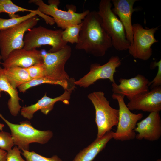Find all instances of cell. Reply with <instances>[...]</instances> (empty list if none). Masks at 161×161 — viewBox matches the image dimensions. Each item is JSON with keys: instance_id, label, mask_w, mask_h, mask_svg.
Wrapping results in <instances>:
<instances>
[{"instance_id": "6da1fadb", "label": "cell", "mask_w": 161, "mask_h": 161, "mask_svg": "<svg viewBox=\"0 0 161 161\" xmlns=\"http://www.w3.org/2000/svg\"><path fill=\"white\" fill-rule=\"evenodd\" d=\"M112 46L111 38L104 29L97 11H90L82 21L75 49L100 57Z\"/></svg>"}, {"instance_id": "7a4b0ae2", "label": "cell", "mask_w": 161, "mask_h": 161, "mask_svg": "<svg viewBox=\"0 0 161 161\" xmlns=\"http://www.w3.org/2000/svg\"><path fill=\"white\" fill-rule=\"evenodd\" d=\"M112 5L110 0H101L97 13L104 29L111 38L112 46L118 51L128 50L130 44L126 38L123 24L112 10Z\"/></svg>"}, {"instance_id": "3957f363", "label": "cell", "mask_w": 161, "mask_h": 161, "mask_svg": "<svg viewBox=\"0 0 161 161\" xmlns=\"http://www.w3.org/2000/svg\"><path fill=\"white\" fill-rule=\"evenodd\" d=\"M0 117L9 127L14 144L20 150L29 151L30 143L44 144L53 137V133L51 131L37 129L28 121H22L19 124H16L10 122L0 113Z\"/></svg>"}, {"instance_id": "277c9868", "label": "cell", "mask_w": 161, "mask_h": 161, "mask_svg": "<svg viewBox=\"0 0 161 161\" xmlns=\"http://www.w3.org/2000/svg\"><path fill=\"white\" fill-rule=\"evenodd\" d=\"M95 110V122L97 129V138L103 136L117 126L119 118V111L112 107L109 101L101 91L94 92L88 95Z\"/></svg>"}, {"instance_id": "5b68a950", "label": "cell", "mask_w": 161, "mask_h": 161, "mask_svg": "<svg viewBox=\"0 0 161 161\" xmlns=\"http://www.w3.org/2000/svg\"><path fill=\"white\" fill-rule=\"evenodd\" d=\"M28 3L35 4L38 6V8L41 12L51 16L57 26L63 30L69 26L81 23L90 11L87 10L82 13H77L75 7L71 6H68L67 11L62 10L58 8L60 2L58 0H49V4L42 0H30Z\"/></svg>"}, {"instance_id": "8992f818", "label": "cell", "mask_w": 161, "mask_h": 161, "mask_svg": "<svg viewBox=\"0 0 161 161\" xmlns=\"http://www.w3.org/2000/svg\"><path fill=\"white\" fill-rule=\"evenodd\" d=\"M63 30H53L42 26L34 27L25 34L23 48L26 50L36 49L42 45L51 47L48 52H58L67 45L62 38Z\"/></svg>"}, {"instance_id": "52a82bcc", "label": "cell", "mask_w": 161, "mask_h": 161, "mask_svg": "<svg viewBox=\"0 0 161 161\" xmlns=\"http://www.w3.org/2000/svg\"><path fill=\"white\" fill-rule=\"evenodd\" d=\"M39 19L36 16L14 27L0 31V51L4 61L13 51L23 48L25 33L35 27Z\"/></svg>"}, {"instance_id": "ba28073f", "label": "cell", "mask_w": 161, "mask_h": 161, "mask_svg": "<svg viewBox=\"0 0 161 161\" xmlns=\"http://www.w3.org/2000/svg\"><path fill=\"white\" fill-rule=\"evenodd\" d=\"M124 97L123 95L114 93L112 95V98L117 101L119 107L118 120L113 139L121 141L135 138L134 129L137 122L143 116L142 113L135 114L131 111L125 103Z\"/></svg>"}, {"instance_id": "9c48e42d", "label": "cell", "mask_w": 161, "mask_h": 161, "mask_svg": "<svg viewBox=\"0 0 161 161\" xmlns=\"http://www.w3.org/2000/svg\"><path fill=\"white\" fill-rule=\"evenodd\" d=\"M158 29V27L144 28L138 23L132 25L133 42L128 49L129 53L135 58L148 60L152 55V45L158 41L154 37Z\"/></svg>"}, {"instance_id": "30bf717a", "label": "cell", "mask_w": 161, "mask_h": 161, "mask_svg": "<svg viewBox=\"0 0 161 161\" xmlns=\"http://www.w3.org/2000/svg\"><path fill=\"white\" fill-rule=\"evenodd\" d=\"M71 53V48L68 45L57 52L41 53L45 67V78L55 81L69 80L70 78L65 70V66Z\"/></svg>"}, {"instance_id": "8fae6325", "label": "cell", "mask_w": 161, "mask_h": 161, "mask_svg": "<svg viewBox=\"0 0 161 161\" xmlns=\"http://www.w3.org/2000/svg\"><path fill=\"white\" fill-rule=\"evenodd\" d=\"M121 60L117 56H112L108 61L101 65L95 63L91 64L89 72L74 83L75 85L84 88L88 87L97 80L108 79L112 83H115L114 75L116 69L121 65Z\"/></svg>"}, {"instance_id": "7c38bea8", "label": "cell", "mask_w": 161, "mask_h": 161, "mask_svg": "<svg viewBox=\"0 0 161 161\" xmlns=\"http://www.w3.org/2000/svg\"><path fill=\"white\" fill-rule=\"evenodd\" d=\"M120 83H112L113 93L126 96L129 100L149 91L150 81L144 75L138 74L129 79L120 78Z\"/></svg>"}, {"instance_id": "4fadbf2b", "label": "cell", "mask_w": 161, "mask_h": 161, "mask_svg": "<svg viewBox=\"0 0 161 161\" xmlns=\"http://www.w3.org/2000/svg\"><path fill=\"white\" fill-rule=\"evenodd\" d=\"M130 110L151 112L161 110V86L153 88L129 100L126 105Z\"/></svg>"}, {"instance_id": "5bb4252c", "label": "cell", "mask_w": 161, "mask_h": 161, "mask_svg": "<svg viewBox=\"0 0 161 161\" xmlns=\"http://www.w3.org/2000/svg\"><path fill=\"white\" fill-rule=\"evenodd\" d=\"M42 63H43V58L40 51L23 48L12 52L2 64L4 68L18 66L26 68Z\"/></svg>"}, {"instance_id": "9a60e30c", "label": "cell", "mask_w": 161, "mask_h": 161, "mask_svg": "<svg viewBox=\"0 0 161 161\" xmlns=\"http://www.w3.org/2000/svg\"><path fill=\"white\" fill-rule=\"evenodd\" d=\"M138 133L135 138L150 141L158 140L161 136V119L159 112H150L148 115L137 123L134 129Z\"/></svg>"}, {"instance_id": "2e32d148", "label": "cell", "mask_w": 161, "mask_h": 161, "mask_svg": "<svg viewBox=\"0 0 161 161\" xmlns=\"http://www.w3.org/2000/svg\"><path fill=\"white\" fill-rule=\"evenodd\" d=\"M73 90L71 89L65 90L63 94L55 98L48 97L46 93L35 103L22 107L20 111L21 114L24 117L29 120L31 119L34 114L39 110H40L43 114L47 115L52 110L55 104L58 101H61L65 104H69L71 94Z\"/></svg>"}, {"instance_id": "e0dca14e", "label": "cell", "mask_w": 161, "mask_h": 161, "mask_svg": "<svg viewBox=\"0 0 161 161\" xmlns=\"http://www.w3.org/2000/svg\"><path fill=\"white\" fill-rule=\"evenodd\" d=\"M137 0H112L114 7L112 10L117 16L124 27L127 40L130 44L133 42L132 16L133 13L137 10L134 8Z\"/></svg>"}, {"instance_id": "ac0fdd59", "label": "cell", "mask_w": 161, "mask_h": 161, "mask_svg": "<svg viewBox=\"0 0 161 161\" xmlns=\"http://www.w3.org/2000/svg\"><path fill=\"white\" fill-rule=\"evenodd\" d=\"M114 137V132L111 130L102 137H97L90 145L80 151L72 161H92Z\"/></svg>"}, {"instance_id": "d6986e66", "label": "cell", "mask_w": 161, "mask_h": 161, "mask_svg": "<svg viewBox=\"0 0 161 161\" xmlns=\"http://www.w3.org/2000/svg\"><path fill=\"white\" fill-rule=\"evenodd\" d=\"M7 92L10 98L8 100L7 105L11 114L14 116L18 114L22 108L19 101L21 100L18 92L8 82L4 73L3 68L0 66V92Z\"/></svg>"}, {"instance_id": "ffe728a7", "label": "cell", "mask_w": 161, "mask_h": 161, "mask_svg": "<svg viewBox=\"0 0 161 161\" xmlns=\"http://www.w3.org/2000/svg\"><path fill=\"white\" fill-rule=\"evenodd\" d=\"M24 11L36 13L43 18L48 24L52 25L55 24L51 17L41 13L38 8L36 10L27 9L15 4L11 0H0V14L2 13H7L10 18H12L20 16L16 13Z\"/></svg>"}, {"instance_id": "44dd1931", "label": "cell", "mask_w": 161, "mask_h": 161, "mask_svg": "<svg viewBox=\"0 0 161 161\" xmlns=\"http://www.w3.org/2000/svg\"><path fill=\"white\" fill-rule=\"evenodd\" d=\"M3 69L7 81L15 89L32 80L25 68L13 66Z\"/></svg>"}, {"instance_id": "7402d4cb", "label": "cell", "mask_w": 161, "mask_h": 161, "mask_svg": "<svg viewBox=\"0 0 161 161\" xmlns=\"http://www.w3.org/2000/svg\"><path fill=\"white\" fill-rule=\"evenodd\" d=\"M75 80L73 78H71L67 80L55 81L48 79L45 78L37 79H32L24 83L18 88L20 92H25L28 89L42 84H49L59 85L61 86L65 90L70 89H74L75 87L74 82Z\"/></svg>"}, {"instance_id": "603a6c76", "label": "cell", "mask_w": 161, "mask_h": 161, "mask_svg": "<svg viewBox=\"0 0 161 161\" xmlns=\"http://www.w3.org/2000/svg\"><path fill=\"white\" fill-rule=\"evenodd\" d=\"M82 23L77 25L69 26L64 30L62 32L63 40L67 43L72 44L78 43L79 38L80 32Z\"/></svg>"}, {"instance_id": "cb8c5ba5", "label": "cell", "mask_w": 161, "mask_h": 161, "mask_svg": "<svg viewBox=\"0 0 161 161\" xmlns=\"http://www.w3.org/2000/svg\"><path fill=\"white\" fill-rule=\"evenodd\" d=\"M37 15L35 13L30 12L24 16L8 19L0 18V31L16 26Z\"/></svg>"}, {"instance_id": "d4e9b609", "label": "cell", "mask_w": 161, "mask_h": 161, "mask_svg": "<svg viewBox=\"0 0 161 161\" xmlns=\"http://www.w3.org/2000/svg\"><path fill=\"white\" fill-rule=\"evenodd\" d=\"M21 154L26 161H63L57 155L50 157H46L38 154L33 151L22 150Z\"/></svg>"}, {"instance_id": "484cf974", "label": "cell", "mask_w": 161, "mask_h": 161, "mask_svg": "<svg viewBox=\"0 0 161 161\" xmlns=\"http://www.w3.org/2000/svg\"><path fill=\"white\" fill-rule=\"evenodd\" d=\"M25 69L32 79L45 78V70L43 63L35 64Z\"/></svg>"}, {"instance_id": "4316f807", "label": "cell", "mask_w": 161, "mask_h": 161, "mask_svg": "<svg viewBox=\"0 0 161 161\" xmlns=\"http://www.w3.org/2000/svg\"><path fill=\"white\" fill-rule=\"evenodd\" d=\"M14 144L11 134L7 132H0V148L7 151L10 150Z\"/></svg>"}, {"instance_id": "83f0119b", "label": "cell", "mask_w": 161, "mask_h": 161, "mask_svg": "<svg viewBox=\"0 0 161 161\" xmlns=\"http://www.w3.org/2000/svg\"><path fill=\"white\" fill-rule=\"evenodd\" d=\"M153 66L151 68H153L157 67L158 71L157 74L153 80L150 82L149 86H150L151 89L155 87L161 86V60L158 61H155L151 64Z\"/></svg>"}, {"instance_id": "f1b7e54d", "label": "cell", "mask_w": 161, "mask_h": 161, "mask_svg": "<svg viewBox=\"0 0 161 161\" xmlns=\"http://www.w3.org/2000/svg\"><path fill=\"white\" fill-rule=\"evenodd\" d=\"M20 150L16 146L13 149L7 151L5 161H26L21 156V152Z\"/></svg>"}, {"instance_id": "f546056e", "label": "cell", "mask_w": 161, "mask_h": 161, "mask_svg": "<svg viewBox=\"0 0 161 161\" xmlns=\"http://www.w3.org/2000/svg\"><path fill=\"white\" fill-rule=\"evenodd\" d=\"M7 152L0 148V161H5Z\"/></svg>"}, {"instance_id": "4dcf8cb0", "label": "cell", "mask_w": 161, "mask_h": 161, "mask_svg": "<svg viewBox=\"0 0 161 161\" xmlns=\"http://www.w3.org/2000/svg\"><path fill=\"white\" fill-rule=\"evenodd\" d=\"M4 126V124L0 123V131H2Z\"/></svg>"}, {"instance_id": "1f68e13d", "label": "cell", "mask_w": 161, "mask_h": 161, "mask_svg": "<svg viewBox=\"0 0 161 161\" xmlns=\"http://www.w3.org/2000/svg\"><path fill=\"white\" fill-rule=\"evenodd\" d=\"M1 60H2V57H1V56L0 54V64H2V63L1 61Z\"/></svg>"}, {"instance_id": "d6a6232c", "label": "cell", "mask_w": 161, "mask_h": 161, "mask_svg": "<svg viewBox=\"0 0 161 161\" xmlns=\"http://www.w3.org/2000/svg\"><path fill=\"white\" fill-rule=\"evenodd\" d=\"M156 161H161V159H157Z\"/></svg>"}, {"instance_id": "836d02e7", "label": "cell", "mask_w": 161, "mask_h": 161, "mask_svg": "<svg viewBox=\"0 0 161 161\" xmlns=\"http://www.w3.org/2000/svg\"><path fill=\"white\" fill-rule=\"evenodd\" d=\"M1 97V92H0V97Z\"/></svg>"}]
</instances>
